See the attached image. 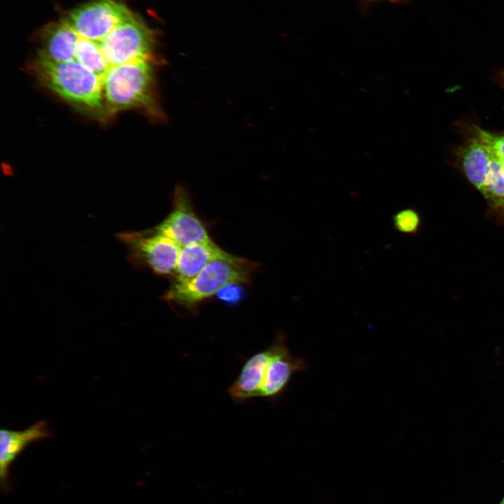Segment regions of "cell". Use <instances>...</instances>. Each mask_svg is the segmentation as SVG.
Here are the masks:
<instances>
[{
	"label": "cell",
	"instance_id": "2",
	"mask_svg": "<svg viewBox=\"0 0 504 504\" xmlns=\"http://www.w3.org/2000/svg\"><path fill=\"white\" fill-rule=\"evenodd\" d=\"M157 60H139L111 66L102 78L105 105L110 116L134 109L152 120H165L155 77Z\"/></svg>",
	"mask_w": 504,
	"mask_h": 504
},
{
	"label": "cell",
	"instance_id": "15",
	"mask_svg": "<svg viewBox=\"0 0 504 504\" xmlns=\"http://www.w3.org/2000/svg\"><path fill=\"white\" fill-rule=\"evenodd\" d=\"M393 224L395 230L407 234H416L421 225L420 214L413 208H405L398 211L393 216Z\"/></svg>",
	"mask_w": 504,
	"mask_h": 504
},
{
	"label": "cell",
	"instance_id": "8",
	"mask_svg": "<svg viewBox=\"0 0 504 504\" xmlns=\"http://www.w3.org/2000/svg\"><path fill=\"white\" fill-rule=\"evenodd\" d=\"M270 356L260 397L275 400L284 392L293 376L307 368L304 359L290 354L286 336L279 332L269 346Z\"/></svg>",
	"mask_w": 504,
	"mask_h": 504
},
{
	"label": "cell",
	"instance_id": "5",
	"mask_svg": "<svg viewBox=\"0 0 504 504\" xmlns=\"http://www.w3.org/2000/svg\"><path fill=\"white\" fill-rule=\"evenodd\" d=\"M155 43L153 30L134 13L99 42L110 66L139 60H156L153 55Z\"/></svg>",
	"mask_w": 504,
	"mask_h": 504
},
{
	"label": "cell",
	"instance_id": "14",
	"mask_svg": "<svg viewBox=\"0 0 504 504\" xmlns=\"http://www.w3.org/2000/svg\"><path fill=\"white\" fill-rule=\"evenodd\" d=\"M75 59L102 78L111 66L102 53L99 42L81 37L77 43Z\"/></svg>",
	"mask_w": 504,
	"mask_h": 504
},
{
	"label": "cell",
	"instance_id": "19",
	"mask_svg": "<svg viewBox=\"0 0 504 504\" xmlns=\"http://www.w3.org/2000/svg\"><path fill=\"white\" fill-rule=\"evenodd\" d=\"M498 81L499 83L501 84L504 87V69L501 70L498 73Z\"/></svg>",
	"mask_w": 504,
	"mask_h": 504
},
{
	"label": "cell",
	"instance_id": "1",
	"mask_svg": "<svg viewBox=\"0 0 504 504\" xmlns=\"http://www.w3.org/2000/svg\"><path fill=\"white\" fill-rule=\"evenodd\" d=\"M29 69L41 85L78 111L101 121L111 117L102 78L77 60L56 62L38 55Z\"/></svg>",
	"mask_w": 504,
	"mask_h": 504
},
{
	"label": "cell",
	"instance_id": "3",
	"mask_svg": "<svg viewBox=\"0 0 504 504\" xmlns=\"http://www.w3.org/2000/svg\"><path fill=\"white\" fill-rule=\"evenodd\" d=\"M258 267L255 262L233 255L216 260L193 278L172 282L162 299L173 307L195 313L203 302L216 295L225 286L248 284Z\"/></svg>",
	"mask_w": 504,
	"mask_h": 504
},
{
	"label": "cell",
	"instance_id": "4",
	"mask_svg": "<svg viewBox=\"0 0 504 504\" xmlns=\"http://www.w3.org/2000/svg\"><path fill=\"white\" fill-rule=\"evenodd\" d=\"M118 238L127 248L129 260L135 267L174 279L181 251L174 240L154 228L121 232Z\"/></svg>",
	"mask_w": 504,
	"mask_h": 504
},
{
	"label": "cell",
	"instance_id": "20",
	"mask_svg": "<svg viewBox=\"0 0 504 504\" xmlns=\"http://www.w3.org/2000/svg\"><path fill=\"white\" fill-rule=\"evenodd\" d=\"M498 158H499V157H498ZM500 158V162H501V163H502V165H503V168H504V158Z\"/></svg>",
	"mask_w": 504,
	"mask_h": 504
},
{
	"label": "cell",
	"instance_id": "6",
	"mask_svg": "<svg viewBox=\"0 0 504 504\" xmlns=\"http://www.w3.org/2000/svg\"><path fill=\"white\" fill-rule=\"evenodd\" d=\"M132 14L117 0H94L71 11L67 20L80 37L100 42Z\"/></svg>",
	"mask_w": 504,
	"mask_h": 504
},
{
	"label": "cell",
	"instance_id": "16",
	"mask_svg": "<svg viewBox=\"0 0 504 504\" xmlns=\"http://www.w3.org/2000/svg\"><path fill=\"white\" fill-rule=\"evenodd\" d=\"M468 129L488 146L499 158H504V133L486 130L475 124L472 125Z\"/></svg>",
	"mask_w": 504,
	"mask_h": 504
},
{
	"label": "cell",
	"instance_id": "11",
	"mask_svg": "<svg viewBox=\"0 0 504 504\" xmlns=\"http://www.w3.org/2000/svg\"><path fill=\"white\" fill-rule=\"evenodd\" d=\"M270 356V350L268 347L246 360L238 377L227 391L234 402L242 403L260 397Z\"/></svg>",
	"mask_w": 504,
	"mask_h": 504
},
{
	"label": "cell",
	"instance_id": "10",
	"mask_svg": "<svg viewBox=\"0 0 504 504\" xmlns=\"http://www.w3.org/2000/svg\"><path fill=\"white\" fill-rule=\"evenodd\" d=\"M51 435L47 422L40 421L22 430L2 428L0 430V476L2 489H10L9 468L12 463L29 444L43 441Z\"/></svg>",
	"mask_w": 504,
	"mask_h": 504
},
{
	"label": "cell",
	"instance_id": "21",
	"mask_svg": "<svg viewBox=\"0 0 504 504\" xmlns=\"http://www.w3.org/2000/svg\"><path fill=\"white\" fill-rule=\"evenodd\" d=\"M499 504H504V497H503V498L501 500V501L500 502Z\"/></svg>",
	"mask_w": 504,
	"mask_h": 504
},
{
	"label": "cell",
	"instance_id": "9",
	"mask_svg": "<svg viewBox=\"0 0 504 504\" xmlns=\"http://www.w3.org/2000/svg\"><path fill=\"white\" fill-rule=\"evenodd\" d=\"M468 132L466 140L454 150L455 162L466 180L480 192L497 155L476 135Z\"/></svg>",
	"mask_w": 504,
	"mask_h": 504
},
{
	"label": "cell",
	"instance_id": "12",
	"mask_svg": "<svg viewBox=\"0 0 504 504\" xmlns=\"http://www.w3.org/2000/svg\"><path fill=\"white\" fill-rule=\"evenodd\" d=\"M80 36L67 20L48 25L41 32V49L38 54L56 62L75 59Z\"/></svg>",
	"mask_w": 504,
	"mask_h": 504
},
{
	"label": "cell",
	"instance_id": "7",
	"mask_svg": "<svg viewBox=\"0 0 504 504\" xmlns=\"http://www.w3.org/2000/svg\"><path fill=\"white\" fill-rule=\"evenodd\" d=\"M154 229L174 240L181 248L214 241L182 186H176L169 214Z\"/></svg>",
	"mask_w": 504,
	"mask_h": 504
},
{
	"label": "cell",
	"instance_id": "13",
	"mask_svg": "<svg viewBox=\"0 0 504 504\" xmlns=\"http://www.w3.org/2000/svg\"><path fill=\"white\" fill-rule=\"evenodd\" d=\"M232 255L214 241L192 244L181 248L173 282L188 281L195 276L210 262Z\"/></svg>",
	"mask_w": 504,
	"mask_h": 504
},
{
	"label": "cell",
	"instance_id": "18",
	"mask_svg": "<svg viewBox=\"0 0 504 504\" xmlns=\"http://www.w3.org/2000/svg\"><path fill=\"white\" fill-rule=\"evenodd\" d=\"M362 1L370 2V3L384 1H388V2L393 3V4H405L406 2L408 1V0H362Z\"/></svg>",
	"mask_w": 504,
	"mask_h": 504
},
{
	"label": "cell",
	"instance_id": "17",
	"mask_svg": "<svg viewBox=\"0 0 504 504\" xmlns=\"http://www.w3.org/2000/svg\"><path fill=\"white\" fill-rule=\"evenodd\" d=\"M238 284H232L225 286L216 295L228 304H235L242 298V290Z\"/></svg>",
	"mask_w": 504,
	"mask_h": 504
}]
</instances>
